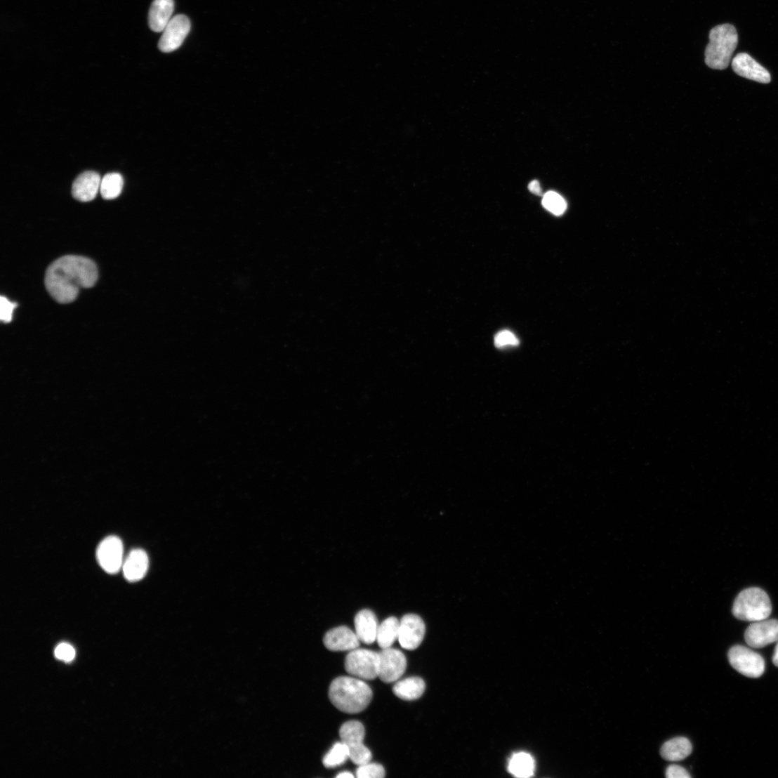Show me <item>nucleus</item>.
<instances>
[{
	"label": "nucleus",
	"instance_id": "nucleus-1",
	"mask_svg": "<svg viewBox=\"0 0 778 778\" xmlns=\"http://www.w3.org/2000/svg\"><path fill=\"white\" fill-rule=\"evenodd\" d=\"M98 279L96 264L82 256H67L47 269L45 285L49 294L60 303L74 301L80 289H90Z\"/></svg>",
	"mask_w": 778,
	"mask_h": 778
},
{
	"label": "nucleus",
	"instance_id": "nucleus-2",
	"mask_svg": "<svg viewBox=\"0 0 778 778\" xmlns=\"http://www.w3.org/2000/svg\"><path fill=\"white\" fill-rule=\"evenodd\" d=\"M331 702L340 711L358 713L364 711L373 699L371 688L364 681L350 677L333 680L329 690Z\"/></svg>",
	"mask_w": 778,
	"mask_h": 778
},
{
	"label": "nucleus",
	"instance_id": "nucleus-3",
	"mask_svg": "<svg viewBox=\"0 0 778 778\" xmlns=\"http://www.w3.org/2000/svg\"><path fill=\"white\" fill-rule=\"evenodd\" d=\"M738 34L730 24L718 25L711 31L705 52V62L713 70L727 69L738 44Z\"/></svg>",
	"mask_w": 778,
	"mask_h": 778
},
{
	"label": "nucleus",
	"instance_id": "nucleus-4",
	"mask_svg": "<svg viewBox=\"0 0 778 778\" xmlns=\"http://www.w3.org/2000/svg\"><path fill=\"white\" fill-rule=\"evenodd\" d=\"M732 613L740 621L753 623L765 620L772 613L770 599L760 588H747L735 599Z\"/></svg>",
	"mask_w": 778,
	"mask_h": 778
},
{
	"label": "nucleus",
	"instance_id": "nucleus-5",
	"mask_svg": "<svg viewBox=\"0 0 778 778\" xmlns=\"http://www.w3.org/2000/svg\"><path fill=\"white\" fill-rule=\"evenodd\" d=\"M379 654L367 650L350 651L345 661V671L360 679L371 680L378 677Z\"/></svg>",
	"mask_w": 778,
	"mask_h": 778
},
{
	"label": "nucleus",
	"instance_id": "nucleus-6",
	"mask_svg": "<svg viewBox=\"0 0 778 778\" xmlns=\"http://www.w3.org/2000/svg\"><path fill=\"white\" fill-rule=\"evenodd\" d=\"M729 661L740 674L751 678L761 677L765 670V660L761 655L747 647L737 645L730 649Z\"/></svg>",
	"mask_w": 778,
	"mask_h": 778
},
{
	"label": "nucleus",
	"instance_id": "nucleus-7",
	"mask_svg": "<svg viewBox=\"0 0 778 778\" xmlns=\"http://www.w3.org/2000/svg\"><path fill=\"white\" fill-rule=\"evenodd\" d=\"M123 543L117 536L107 537L97 550V558L100 567L111 574L118 573L123 567Z\"/></svg>",
	"mask_w": 778,
	"mask_h": 778
},
{
	"label": "nucleus",
	"instance_id": "nucleus-8",
	"mask_svg": "<svg viewBox=\"0 0 778 778\" xmlns=\"http://www.w3.org/2000/svg\"><path fill=\"white\" fill-rule=\"evenodd\" d=\"M190 22L184 15L173 17L166 26L159 41V50L164 53L173 52L179 48L190 31Z\"/></svg>",
	"mask_w": 778,
	"mask_h": 778
},
{
	"label": "nucleus",
	"instance_id": "nucleus-9",
	"mask_svg": "<svg viewBox=\"0 0 778 778\" xmlns=\"http://www.w3.org/2000/svg\"><path fill=\"white\" fill-rule=\"evenodd\" d=\"M379 654L378 678L385 683L398 680L407 669L405 655L397 650H382Z\"/></svg>",
	"mask_w": 778,
	"mask_h": 778
},
{
	"label": "nucleus",
	"instance_id": "nucleus-10",
	"mask_svg": "<svg viewBox=\"0 0 778 778\" xmlns=\"http://www.w3.org/2000/svg\"><path fill=\"white\" fill-rule=\"evenodd\" d=\"M746 644L753 648L760 649L778 642V621L763 620L753 622L744 634Z\"/></svg>",
	"mask_w": 778,
	"mask_h": 778
},
{
	"label": "nucleus",
	"instance_id": "nucleus-11",
	"mask_svg": "<svg viewBox=\"0 0 778 778\" xmlns=\"http://www.w3.org/2000/svg\"><path fill=\"white\" fill-rule=\"evenodd\" d=\"M426 635V625L418 615H405L400 621L398 640L402 648L407 650L418 649Z\"/></svg>",
	"mask_w": 778,
	"mask_h": 778
},
{
	"label": "nucleus",
	"instance_id": "nucleus-12",
	"mask_svg": "<svg viewBox=\"0 0 778 778\" xmlns=\"http://www.w3.org/2000/svg\"><path fill=\"white\" fill-rule=\"evenodd\" d=\"M732 68L739 76L763 84L771 81L770 72L746 53H738L732 60Z\"/></svg>",
	"mask_w": 778,
	"mask_h": 778
},
{
	"label": "nucleus",
	"instance_id": "nucleus-13",
	"mask_svg": "<svg viewBox=\"0 0 778 778\" xmlns=\"http://www.w3.org/2000/svg\"><path fill=\"white\" fill-rule=\"evenodd\" d=\"M326 648L332 652L352 651L360 645L356 633L346 626H340L329 631L324 638Z\"/></svg>",
	"mask_w": 778,
	"mask_h": 778
},
{
	"label": "nucleus",
	"instance_id": "nucleus-14",
	"mask_svg": "<svg viewBox=\"0 0 778 778\" xmlns=\"http://www.w3.org/2000/svg\"><path fill=\"white\" fill-rule=\"evenodd\" d=\"M101 180L100 175L95 172L88 171L81 174L72 185L73 197L81 202L94 200L100 191Z\"/></svg>",
	"mask_w": 778,
	"mask_h": 778
},
{
	"label": "nucleus",
	"instance_id": "nucleus-15",
	"mask_svg": "<svg viewBox=\"0 0 778 778\" xmlns=\"http://www.w3.org/2000/svg\"><path fill=\"white\" fill-rule=\"evenodd\" d=\"M149 568V558L143 549L131 550L123 564L125 578L129 581H137L144 578Z\"/></svg>",
	"mask_w": 778,
	"mask_h": 778
},
{
	"label": "nucleus",
	"instance_id": "nucleus-16",
	"mask_svg": "<svg viewBox=\"0 0 778 778\" xmlns=\"http://www.w3.org/2000/svg\"><path fill=\"white\" fill-rule=\"evenodd\" d=\"M356 634L360 642L371 645L376 641L378 621L371 610L365 609L360 611L355 618Z\"/></svg>",
	"mask_w": 778,
	"mask_h": 778
},
{
	"label": "nucleus",
	"instance_id": "nucleus-17",
	"mask_svg": "<svg viewBox=\"0 0 778 778\" xmlns=\"http://www.w3.org/2000/svg\"><path fill=\"white\" fill-rule=\"evenodd\" d=\"M173 11L174 0H154L149 13L150 29L157 33L163 32L173 18Z\"/></svg>",
	"mask_w": 778,
	"mask_h": 778
},
{
	"label": "nucleus",
	"instance_id": "nucleus-18",
	"mask_svg": "<svg viewBox=\"0 0 778 778\" xmlns=\"http://www.w3.org/2000/svg\"><path fill=\"white\" fill-rule=\"evenodd\" d=\"M692 751L690 741L685 737H676L666 741L661 748V757L668 761H680L687 758Z\"/></svg>",
	"mask_w": 778,
	"mask_h": 778
},
{
	"label": "nucleus",
	"instance_id": "nucleus-19",
	"mask_svg": "<svg viewBox=\"0 0 778 778\" xmlns=\"http://www.w3.org/2000/svg\"><path fill=\"white\" fill-rule=\"evenodd\" d=\"M426 690L424 680L418 677H412L401 680L393 688L396 696L404 701H414L420 699Z\"/></svg>",
	"mask_w": 778,
	"mask_h": 778
},
{
	"label": "nucleus",
	"instance_id": "nucleus-20",
	"mask_svg": "<svg viewBox=\"0 0 778 778\" xmlns=\"http://www.w3.org/2000/svg\"><path fill=\"white\" fill-rule=\"evenodd\" d=\"M400 621L395 617L385 619L378 626L376 641L382 649L391 648L399 638Z\"/></svg>",
	"mask_w": 778,
	"mask_h": 778
},
{
	"label": "nucleus",
	"instance_id": "nucleus-21",
	"mask_svg": "<svg viewBox=\"0 0 778 778\" xmlns=\"http://www.w3.org/2000/svg\"><path fill=\"white\" fill-rule=\"evenodd\" d=\"M535 769L534 759L524 752L514 754L508 764L509 772L517 777H530L534 775Z\"/></svg>",
	"mask_w": 778,
	"mask_h": 778
},
{
	"label": "nucleus",
	"instance_id": "nucleus-22",
	"mask_svg": "<svg viewBox=\"0 0 778 778\" xmlns=\"http://www.w3.org/2000/svg\"><path fill=\"white\" fill-rule=\"evenodd\" d=\"M124 179L119 173H109L101 180L100 192L105 200L118 198L123 190Z\"/></svg>",
	"mask_w": 778,
	"mask_h": 778
},
{
	"label": "nucleus",
	"instance_id": "nucleus-23",
	"mask_svg": "<svg viewBox=\"0 0 778 778\" xmlns=\"http://www.w3.org/2000/svg\"><path fill=\"white\" fill-rule=\"evenodd\" d=\"M365 727L357 720L346 722L340 730L341 741L348 746L362 743L365 737Z\"/></svg>",
	"mask_w": 778,
	"mask_h": 778
},
{
	"label": "nucleus",
	"instance_id": "nucleus-24",
	"mask_svg": "<svg viewBox=\"0 0 778 778\" xmlns=\"http://www.w3.org/2000/svg\"><path fill=\"white\" fill-rule=\"evenodd\" d=\"M348 758V746L341 741L332 746L323 758L322 763L327 768H334L344 764Z\"/></svg>",
	"mask_w": 778,
	"mask_h": 778
},
{
	"label": "nucleus",
	"instance_id": "nucleus-25",
	"mask_svg": "<svg viewBox=\"0 0 778 778\" xmlns=\"http://www.w3.org/2000/svg\"><path fill=\"white\" fill-rule=\"evenodd\" d=\"M542 204L546 210L555 216L564 214L567 208L565 199L559 193L553 191H549L544 194Z\"/></svg>",
	"mask_w": 778,
	"mask_h": 778
},
{
	"label": "nucleus",
	"instance_id": "nucleus-26",
	"mask_svg": "<svg viewBox=\"0 0 778 778\" xmlns=\"http://www.w3.org/2000/svg\"><path fill=\"white\" fill-rule=\"evenodd\" d=\"M349 758L357 765H363L370 763L372 754L370 749L364 743L348 746Z\"/></svg>",
	"mask_w": 778,
	"mask_h": 778
},
{
	"label": "nucleus",
	"instance_id": "nucleus-27",
	"mask_svg": "<svg viewBox=\"0 0 778 778\" xmlns=\"http://www.w3.org/2000/svg\"><path fill=\"white\" fill-rule=\"evenodd\" d=\"M385 775L383 767L377 763L360 765L356 770L358 778H383Z\"/></svg>",
	"mask_w": 778,
	"mask_h": 778
},
{
	"label": "nucleus",
	"instance_id": "nucleus-28",
	"mask_svg": "<svg viewBox=\"0 0 778 778\" xmlns=\"http://www.w3.org/2000/svg\"><path fill=\"white\" fill-rule=\"evenodd\" d=\"M519 340L508 330H503L497 333L494 338L495 346L498 348H503L507 346H517Z\"/></svg>",
	"mask_w": 778,
	"mask_h": 778
},
{
	"label": "nucleus",
	"instance_id": "nucleus-29",
	"mask_svg": "<svg viewBox=\"0 0 778 778\" xmlns=\"http://www.w3.org/2000/svg\"><path fill=\"white\" fill-rule=\"evenodd\" d=\"M17 308V303L10 301L7 298L2 296L0 298V319L6 323H9L13 319L14 310Z\"/></svg>",
	"mask_w": 778,
	"mask_h": 778
},
{
	"label": "nucleus",
	"instance_id": "nucleus-30",
	"mask_svg": "<svg viewBox=\"0 0 778 778\" xmlns=\"http://www.w3.org/2000/svg\"><path fill=\"white\" fill-rule=\"evenodd\" d=\"M55 655L61 660L70 662L74 658L75 651L71 645L62 644L55 650Z\"/></svg>",
	"mask_w": 778,
	"mask_h": 778
},
{
	"label": "nucleus",
	"instance_id": "nucleus-31",
	"mask_svg": "<svg viewBox=\"0 0 778 778\" xmlns=\"http://www.w3.org/2000/svg\"><path fill=\"white\" fill-rule=\"evenodd\" d=\"M666 777L668 778H690L691 776L688 771L683 767L672 765L666 768Z\"/></svg>",
	"mask_w": 778,
	"mask_h": 778
},
{
	"label": "nucleus",
	"instance_id": "nucleus-32",
	"mask_svg": "<svg viewBox=\"0 0 778 778\" xmlns=\"http://www.w3.org/2000/svg\"><path fill=\"white\" fill-rule=\"evenodd\" d=\"M529 189L530 192L536 194V196H542V189L539 181L533 180L529 185Z\"/></svg>",
	"mask_w": 778,
	"mask_h": 778
},
{
	"label": "nucleus",
	"instance_id": "nucleus-33",
	"mask_svg": "<svg viewBox=\"0 0 778 778\" xmlns=\"http://www.w3.org/2000/svg\"><path fill=\"white\" fill-rule=\"evenodd\" d=\"M772 661L774 664L778 668V642L774 649V654L772 656Z\"/></svg>",
	"mask_w": 778,
	"mask_h": 778
},
{
	"label": "nucleus",
	"instance_id": "nucleus-34",
	"mask_svg": "<svg viewBox=\"0 0 778 778\" xmlns=\"http://www.w3.org/2000/svg\"><path fill=\"white\" fill-rule=\"evenodd\" d=\"M338 778H352L354 775L349 772H343L337 775Z\"/></svg>",
	"mask_w": 778,
	"mask_h": 778
}]
</instances>
